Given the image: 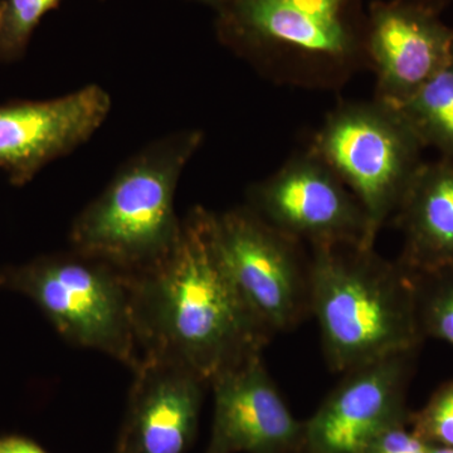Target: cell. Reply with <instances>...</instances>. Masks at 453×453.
I'll use <instances>...</instances> for the list:
<instances>
[{"label":"cell","instance_id":"obj_1","mask_svg":"<svg viewBox=\"0 0 453 453\" xmlns=\"http://www.w3.org/2000/svg\"><path fill=\"white\" fill-rule=\"evenodd\" d=\"M213 216L203 207L188 211L168 257L130 281L142 356L175 360L208 384L262 356L273 338L223 264Z\"/></svg>","mask_w":453,"mask_h":453},{"label":"cell","instance_id":"obj_2","mask_svg":"<svg viewBox=\"0 0 453 453\" xmlns=\"http://www.w3.org/2000/svg\"><path fill=\"white\" fill-rule=\"evenodd\" d=\"M214 28L279 86L339 91L368 70L365 0H222Z\"/></svg>","mask_w":453,"mask_h":453},{"label":"cell","instance_id":"obj_3","mask_svg":"<svg viewBox=\"0 0 453 453\" xmlns=\"http://www.w3.org/2000/svg\"><path fill=\"white\" fill-rule=\"evenodd\" d=\"M311 249L310 314L332 371L344 374L419 348L414 276L398 259L347 244Z\"/></svg>","mask_w":453,"mask_h":453},{"label":"cell","instance_id":"obj_4","mask_svg":"<svg viewBox=\"0 0 453 453\" xmlns=\"http://www.w3.org/2000/svg\"><path fill=\"white\" fill-rule=\"evenodd\" d=\"M203 140L201 130L175 131L122 164L101 195L74 219L73 249L130 275L168 257L181 232L174 208L178 183Z\"/></svg>","mask_w":453,"mask_h":453},{"label":"cell","instance_id":"obj_5","mask_svg":"<svg viewBox=\"0 0 453 453\" xmlns=\"http://www.w3.org/2000/svg\"><path fill=\"white\" fill-rule=\"evenodd\" d=\"M130 281L127 271L74 249L0 270V288L29 297L62 338L135 369L142 354Z\"/></svg>","mask_w":453,"mask_h":453},{"label":"cell","instance_id":"obj_6","mask_svg":"<svg viewBox=\"0 0 453 453\" xmlns=\"http://www.w3.org/2000/svg\"><path fill=\"white\" fill-rule=\"evenodd\" d=\"M309 148L365 211L368 244L392 220L422 164L425 145L401 110L380 101H340Z\"/></svg>","mask_w":453,"mask_h":453},{"label":"cell","instance_id":"obj_7","mask_svg":"<svg viewBox=\"0 0 453 453\" xmlns=\"http://www.w3.org/2000/svg\"><path fill=\"white\" fill-rule=\"evenodd\" d=\"M213 234L226 271L273 336L310 315L309 259L303 243L246 204L214 213Z\"/></svg>","mask_w":453,"mask_h":453},{"label":"cell","instance_id":"obj_8","mask_svg":"<svg viewBox=\"0 0 453 453\" xmlns=\"http://www.w3.org/2000/svg\"><path fill=\"white\" fill-rule=\"evenodd\" d=\"M246 205L301 243L372 249L362 205L310 148L292 155L273 174L253 184Z\"/></svg>","mask_w":453,"mask_h":453},{"label":"cell","instance_id":"obj_9","mask_svg":"<svg viewBox=\"0 0 453 453\" xmlns=\"http://www.w3.org/2000/svg\"><path fill=\"white\" fill-rule=\"evenodd\" d=\"M417 351L393 354L344 372V380L303 421L301 453H362L380 432L408 425L405 396Z\"/></svg>","mask_w":453,"mask_h":453},{"label":"cell","instance_id":"obj_10","mask_svg":"<svg viewBox=\"0 0 453 453\" xmlns=\"http://www.w3.org/2000/svg\"><path fill=\"white\" fill-rule=\"evenodd\" d=\"M366 59L375 100L401 106L453 64V28L412 3L372 0L366 8Z\"/></svg>","mask_w":453,"mask_h":453},{"label":"cell","instance_id":"obj_11","mask_svg":"<svg viewBox=\"0 0 453 453\" xmlns=\"http://www.w3.org/2000/svg\"><path fill=\"white\" fill-rule=\"evenodd\" d=\"M111 97L98 85L46 101L0 105V169L13 186L29 183L47 164L73 153L105 122Z\"/></svg>","mask_w":453,"mask_h":453},{"label":"cell","instance_id":"obj_12","mask_svg":"<svg viewBox=\"0 0 453 453\" xmlns=\"http://www.w3.org/2000/svg\"><path fill=\"white\" fill-rule=\"evenodd\" d=\"M134 371L113 453H187L195 443L207 383L188 366L144 354Z\"/></svg>","mask_w":453,"mask_h":453},{"label":"cell","instance_id":"obj_13","mask_svg":"<svg viewBox=\"0 0 453 453\" xmlns=\"http://www.w3.org/2000/svg\"><path fill=\"white\" fill-rule=\"evenodd\" d=\"M210 386L214 413L204 453H301L303 421L295 418L262 356L223 372Z\"/></svg>","mask_w":453,"mask_h":453},{"label":"cell","instance_id":"obj_14","mask_svg":"<svg viewBox=\"0 0 453 453\" xmlns=\"http://www.w3.org/2000/svg\"><path fill=\"white\" fill-rule=\"evenodd\" d=\"M392 220L403 235L398 261L408 271L453 267V162L423 163Z\"/></svg>","mask_w":453,"mask_h":453},{"label":"cell","instance_id":"obj_15","mask_svg":"<svg viewBox=\"0 0 453 453\" xmlns=\"http://www.w3.org/2000/svg\"><path fill=\"white\" fill-rule=\"evenodd\" d=\"M396 109L425 148L432 146L441 157L453 162V64Z\"/></svg>","mask_w":453,"mask_h":453},{"label":"cell","instance_id":"obj_16","mask_svg":"<svg viewBox=\"0 0 453 453\" xmlns=\"http://www.w3.org/2000/svg\"><path fill=\"white\" fill-rule=\"evenodd\" d=\"M413 276L423 338L453 345V267Z\"/></svg>","mask_w":453,"mask_h":453},{"label":"cell","instance_id":"obj_17","mask_svg":"<svg viewBox=\"0 0 453 453\" xmlns=\"http://www.w3.org/2000/svg\"><path fill=\"white\" fill-rule=\"evenodd\" d=\"M64 0H0V61L13 62L25 56L32 33L42 18Z\"/></svg>","mask_w":453,"mask_h":453},{"label":"cell","instance_id":"obj_18","mask_svg":"<svg viewBox=\"0 0 453 453\" xmlns=\"http://www.w3.org/2000/svg\"><path fill=\"white\" fill-rule=\"evenodd\" d=\"M408 427L429 445L453 449V380L442 384L422 408L410 412Z\"/></svg>","mask_w":453,"mask_h":453},{"label":"cell","instance_id":"obj_19","mask_svg":"<svg viewBox=\"0 0 453 453\" xmlns=\"http://www.w3.org/2000/svg\"><path fill=\"white\" fill-rule=\"evenodd\" d=\"M429 446L408 425H395L372 437L362 453H428Z\"/></svg>","mask_w":453,"mask_h":453},{"label":"cell","instance_id":"obj_20","mask_svg":"<svg viewBox=\"0 0 453 453\" xmlns=\"http://www.w3.org/2000/svg\"><path fill=\"white\" fill-rule=\"evenodd\" d=\"M0 453H49L31 438L19 434L0 436Z\"/></svg>","mask_w":453,"mask_h":453},{"label":"cell","instance_id":"obj_21","mask_svg":"<svg viewBox=\"0 0 453 453\" xmlns=\"http://www.w3.org/2000/svg\"><path fill=\"white\" fill-rule=\"evenodd\" d=\"M404 2L419 5V7L428 9V11L441 16V13L452 4L453 0H404Z\"/></svg>","mask_w":453,"mask_h":453},{"label":"cell","instance_id":"obj_22","mask_svg":"<svg viewBox=\"0 0 453 453\" xmlns=\"http://www.w3.org/2000/svg\"><path fill=\"white\" fill-rule=\"evenodd\" d=\"M428 453H453L451 447L429 446Z\"/></svg>","mask_w":453,"mask_h":453},{"label":"cell","instance_id":"obj_23","mask_svg":"<svg viewBox=\"0 0 453 453\" xmlns=\"http://www.w3.org/2000/svg\"><path fill=\"white\" fill-rule=\"evenodd\" d=\"M195 2L202 3V4L208 5V7H211L216 11L219 7L220 3H222V0H195Z\"/></svg>","mask_w":453,"mask_h":453},{"label":"cell","instance_id":"obj_24","mask_svg":"<svg viewBox=\"0 0 453 453\" xmlns=\"http://www.w3.org/2000/svg\"><path fill=\"white\" fill-rule=\"evenodd\" d=\"M0 18H2V9H0Z\"/></svg>","mask_w":453,"mask_h":453}]
</instances>
